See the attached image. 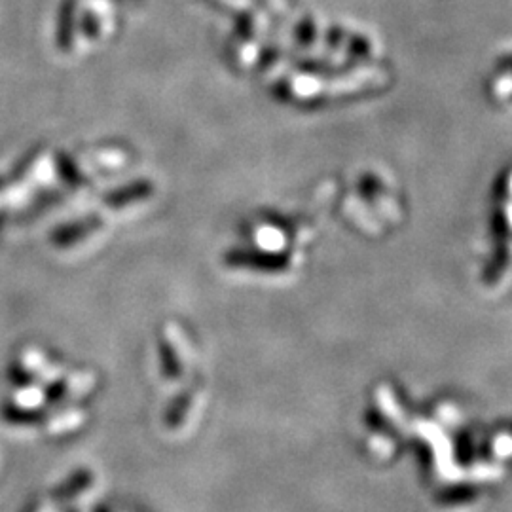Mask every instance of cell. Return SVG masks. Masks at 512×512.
<instances>
[{
    "mask_svg": "<svg viewBox=\"0 0 512 512\" xmlns=\"http://www.w3.org/2000/svg\"><path fill=\"white\" fill-rule=\"evenodd\" d=\"M0 416L6 423L18 425V427H33L40 425L42 421H46V412L40 408H27V406H19V404L6 403L0 408Z\"/></svg>",
    "mask_w": 512,
    "mask_h": 512,
    "instance_id": "6da1fadb",
    "label": "cell"
},
{
    "mask_svg": "<svg viewBox=\"0 0 512 512\" xmlns=\"http://www.w3.org/2000/svg\"><path fill=\"white\" fill-rule=\"evenodd\" d=\"M92 478L93 476L90 471L80 469V471H76V473L69 476L67 480H63L59 486H55L52 497H54L55 501H69V499H73L80 492H84L86 488H90L92 486Z\"/></svg>",
    "mask_w": 512,
    "mask_h": 512,
    "instance_id": "7a4b0ae2",
    "label": "cell"
},
{
    "mask_svg": "<svg viewBox=\"0 0 512 512\" xmlns=\"http://www.w3.org/2000/svg\"><path fill=\"white\" fill-rule=\"evenodd\" d=\"M8 376H10V382L18 385L19 389H25V387H31V385L35 384V376L25 366H10V374Z\"/></svg>",
    "mask_w": 512,
    "mask_h": 512,
    "instance_id": "3957f363",
    "label": "cell"
},
{
    "mask_svg": "<svg viewBox=\"0 0 512 512\" xmlns=\"http://www.w3.org/2000/svg\"><path fill=\"white\" fill-rule=\"evenodd\" d=\"M65 393H67V384L63 380L52 382L44 389V397L48 403H59L65 397Z\"/></svg>",
    "mask_w": 512,
    "mask_h": 512,
    "instance_id": "277c9868",
    "label": "cell"
}]
</instances>
